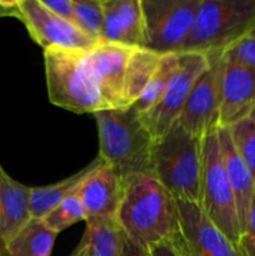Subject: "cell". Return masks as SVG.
Masks as SVG:
<instances>
[{
	"label": "cell",
	"instance_id": "1",
	"mask_svg": "<svg viewBox=\"0 0 255 256\" xmlns=\"http://www.w3.org/2000/svg\"><path fill=\"white\" fill-rule=\"evenodd\" d=\"M116 220L132 242L142 249L172 240L178 234L175 199L150 175H135L124 182Z\"/></svg>",
	"mask_w": 255,
	"mask_h": 256
},
{
	"label": "cell",
	"instance_id": "2",
	"mask_svg": "<svg viewBox=\"0 0 255 256\" xmlns=\"http://www.w3.org/2000/svg\"><path fill=\"white\" fill-rule=\"evenodd\" d=\"M99 156L122 182L135 175H150L154 138L132 106L95 112ZM152 176V175H150Z\"/></svg>",
	"mask_w": 255,
	"mask_h": 256
},
{
	"label": "cell",
	"instance_id": "3",
	"mask_svg": "<svg viewBox=\"0 0 255 256\" xmlns=\"http://www.w3.org/2000/svg\"><path fill=\"white\" fill-rule=\"evenodd\" d=\"M202 139L192 136L175 122L166 134L155 140L150 175L175 200L199 205Z\"/></svg>",
	"mask_w": 255,
	"mask_h": 256
},
{
	"label": "cell",
	"instance_id": "4",
	"mask_svg": "<svg viewBox=\"0 0 255 256\" xmlns=\"http://www.w3.org/2000/svg\"><path fill=\"white\" fill-rule=\"evenodd\" d=\"M45 78L52 104L76 114L108 110L85 58V50H44Z\"/></svg>",
	"mask_w": 255,
	"mask_h": 256
},
{
	"label": "cell",
	"instance_id": "5",
	"mask_svg": "<svg viewBox=\"0 0 255 256\" xmlns=\"http://www.w3.org/2000/svg\"><path fill=\"white\" fill-rule=\"evenodd\" d=\"M255 30V0H202L182 52L224 50Z\"/></svg>",
	"mask_w": 255,
	"mask_h": 256
},
{
	"label": "cell",
	"instance_id": "6",
	"mask_svg": "<svg viewBox=\"0 0 255 256\" xmlns=\"http://www.w3.org/2000/svg\"><path fill=\"white\" fill-rule=\"evenodd\" d=\"M216 129L210 130L202 139V165L199 206L210 222L238 248L242 229L234 192L222 164Z\"/></svg>",
	"mask_w": 255,
	"mask_h": 256
},
{
	"label": "cell",
	"instance_id": "7",
	"mask_svg": "<svg viewBox=\"0 0 255 256\" xmlns=\"http://www.w3.org/2000/svg\"><path fill=\"white\" fill-rule=\"evenodd\" d=\"M202 0H142L144 48L160 55L182 52Z\"/></svg>",
	"mask_w": 255,
	"mask_h": 256
},
{
	"label": "cell",
	"instance_id": "8",
	"mask_svg": "<svg viewBox=\"0 0 255 256\" xmlns=\"http://www.w3.org/2000/svg\"><path fill=\"white\" fill-rule=\"evenodd\" d=\"M209 64L206 52H182L178 54L176 68L162 99L152 110L142 115L154 140L166 134L170 126L176 122L192 86L209 68Z\"/></svg>",
	"mask_w": 255,
	"mask_h": 256
},
{
	"label": "cell",
	"instance_id": "9",
	"mask_svg": "<svg viewBox=\"0 0 255 256\" xmlns=\"http://www.w3.org/2000/svg\"><path fill=\"white\" fill-rule=\"evenodd\" d=\"M178 234L170 242L182 256H242L195 202L175 200Z\"/></svg>",
	"mask_w": 255,
	"mask_h": 256
},
{
	"label": "cell",
	"instance_id": "10",
	"mask_svg": "<svg viewBox=\"0 0 255 256\" xmlns=\"http://www.w3.org/2000/svg\"><path fill=\"white\" fill-rule=\"evenodd\" d=\"M209 68L192 86L176 122L192 136L202 139L216 129L220 109V82L222 72V50L206 52Z\"/></svg>",
	"mask_w": 255,
	"mask_h": 256
},
{
	"label": "cell",
	"instance_id": "11",
	"mask_svg": "<svg viewBox=\"0 0 255 256\" xmlns=\"http://www.w3.org/2000/svg\"><path fill=\"white\" fill-rule=\"evenodd\" d=\"M16 5L18 19L44 50L49 48L88 50L100 42L88 36L72 22L52 14L40 0H18Z\"/></svg>",
	"mask_w": 255,
	"mask_h": 256
},
{
	"label": "cell",
	"instance_id": "12",
	"mask_svg": "<svg viewBox=\"0 0 255 256\" xmlns=\"http://www.w3.org/2000/svg\"><path fill=\"white\" fill-rule=\"evenodd\" d=\"M134 48L100 40L85 50V58L100 95L109 109H128L124 98L128 60Z\"/></svg>",
	"mask_w": 255,
	"mask_h": 256
},
{
	"label": "cell",
	"instance_id": "13",
	"mask_svg": "<svg viewBox=\"0 0 255 256\" xmlns=\"http://www.w3.org/2000/svg\"><path fill=\"white\" fill-rule=\"evenodd\" d=\"M222 60L218 128L232 126L255 109V69Z\"/></svg>",
	"mask_w": 255,
	"mask_h": 256
},
{
	"label": "cell",
	"instance_id": "14",
	"mask_svg": "<svg viewBox=\"0 0 255 256\" xmlns=\"http://www.w3.org/2000/svg\"><path fill=\"white\" fill-rule=\"evenodd\" d=\"M82 239L74 254L79 256H148V249L138 246L116 219L88 218Z\"/></svg>",
	"mask_w": 255,
	"mask_h": 256
},
{
	"label": "cell",
	"instance_id": "15",
	"mask_svg": "<svg viewBox=\"0 0 255 256\" xmlns=\"http://www.w3.org/2000/svg\"><path fill=\"white\" fill-rule=\"evenodd\" d=\"M122 192V182L112 168L104 162L80 184L75 194L82 202L88 218L116 219Z\"/></svg>",
	"mask_w": 255,
	"mask_h": 256
},
{
	"label": "cell",
	"instance_id": "16",
	"mask_svg": "<svg viewBox=\"0 0 255 256\" xmlns=\"http://www.w3.org/2000/svg\"><path fill=\"white\" fill-rule=\"evenodd\" d=\"M104 22L100 40L130 48H144L142 0H102Z\"/></svg>",
	"mask_w": 255,
	"mask_h": 256
},
{
	"label": "cell",
	"instance_id": "17",
	"mask_svg": "<svg viewBox=\"0 0 255 256\" xmlns=\"http://www.w3.org/2000/svg\"><path fill=\"white\" fill-rule=\"evenodd\" d=\"M216 132L220 150H222V164H224L230 186L234 192L240 229L242 232L248 214H249L250 205H252V195L255 192V180L248 165L245 164L235 148L229 128L219 126L216 129Z\"/></svg>",
	"mask_w": 255,
	"mask_h": 256
},
{
	"label": "cell",
	"instance_id": "18",
	"mask_svg": "<svg viewBox=\"0 0 255 256\" xmlns=\"http://www.w3.org/2000/svg\"><path fill=\"white\" fill-rule=\"evenodd\" d=\"M32 188L12 179L0 165V242L4 245L30 219Z\"/></svg>",
	"mask_w": 255,
	"mask_h": 256
},
{
	"label": "cell",
	"instance_id": "19",
	"mask_svg": "<svg viewBox=\"0 0 255 256\" xmlns=\"http://www.w3.org/2000/svg\"><path fill=\"white\" fill-rule=\"evenodd\" d=\"M102 164H104V160L98 156L84 169L79 170L78 172L70 175L69 178L62 180V182L46 185V186L32 188V192H30V214H32V218L42 219L50 210L54 209L62 200L76 192L80 184Z\"/></svg>",
	"mask_w": 255,
	"mask_h": 256
},
{
	"label": "cell",
	"instance_id": "20",
	"mask_svg": "<svg viewBox=\"0 0 255 256\" xmlns=\"http://www.w3.org/2000/svg\"><path fill=\"white\" fill-rule=\"evenodd\" d=\"M58 234L42 219H32L2 245L4 256H52Z\"/></svg>",
	"mask_w": 255,
	"mask_h": 256
},
{
	"label": "cell",
	"instance_id": "21",
	"mask_svg": "<svg viewBox=\"0 0 255 256\" xmlns=\"http://www.w3.org/2000/svg\"><path fill=\"white\" fill-rule=\"evenodd\" d=\"M162 55L145 48H134L130 54L125 72L124 98L126 106L135 104L142 90L154 74Z\"/></svg>",
	"mask_w": 255,
	"mask_h": 256
},
{
	"label": "cell",
	"instance_id": "22",
	"mask_svg": "<svg viewBox=\"0 0 255 256\" xmlns=\"http://www.w3.org/2000/svg\"><path fill=\"white\" fill-rule=\"evenodd\" d=\"M178 54L179 52H170V54L162 55L154 74L150 78L149 82L142 90L139 99L132 105V108L140 115H144L145 112L152 110L162 99V94L168 86V82H169L170 78L174 74L175 68H176Z\"/></svg>",
	"mask_w": 255,
	"mask_h": 256
},
{
	"label": "cell",
	"instance_id": "23",
	"mask_svg": "<svg viewBox=\"0 0 255 256\" xmlns=\"http://www.w3.org/2000/svg\"><path fill=\"white\" fill-rule=\"evenodd\" d=\"M86 212L78 195L72 194L50 210L42 222L56 234L64 232L72 225L86 220Z\"/></svg>",
	"mask_w": 255,
	"mask_h": 256
},
{
	"label": "cell",
	"instance_id": "24",
	"mask_svg": "<svg viewBox=\"0 0 255 256\" xmlns=\"http://www.w3.org/2000/svg\"><path fill=\"white\" fill-rule=\"evenodd\" d=\"M104 5L102 0H74V24L84 34L100 40Z\"/></svg>",
	"mask_w": 255,
	"mask_h": 256
},
{
	"label": "cell",
	"instance_id": "25",
	"mask_svg": "<svg viewBox=\"0 0 255 256\" xmlns=\"http://www.w3.org/2000/svg\"><path fill=\"white\" fill-rule=\"evenodd\" d=\"M238 152L249 168L255 180V120L250 116L228 126Z\"/></svg>",
	"mask_w": 255,
	"mask_h": 256
},
{
	"label": "cell",
	"instance_id": "26",
	"mask_svg": "<svg viewBox=\"0 0 255 256\" xmlns=\"http://www.w3.org/2000/svg\"><path fill=\"white\" fill-rule=\"evenodd\" d=\"M222 58L255 69V30L222 50Z\"/></svg>",
	"mask_w": 255,
	"mask_h": 256
},
{
	"label": "cell",
	"instance_id": "27",
	"mask_svg": "<svg viewBox=\"0 0 255 256\" xmlns=\"http://www.w3.org/2000/svg\"><path fill=\"white\" fill-rule=\"evenodd\" d=\"M238 249L242 256H255V192Z\"/></svg>",
	"mask_w": 255,
	"mask_h": 256
},
{
	"label": "cell",
	"instance_id": "28",
	"mask_svg": "<svg viewBox=\"0 0 255 256\" xmlns=\"http://www.w3.org/2000/svg\"><path fill=\"white\" fill-rule=\"evenodd\" d=\"M40 2L52 14L74 24V0H40Z\"/></svg>",
	"mask_w": 255,
	"mask_h": 256
},
{
	"label": "cell",
	"instance_id": "29",
	"mask_svg": "<svg viewBox=\"0 0 255 256\" xmlns=\"http://www.w3.org/2000/svg\"><path fill=\"white\" fill-rule=\"evenodd\" d=\"M148 256H182L170 240L148 246Z\"/></svg>",
	"mask_w": 255,
	"mask_h": 256
},
{
	"label": "cell",
	"instance_id": "30",
	"mask_svg": "<svg viewBox=\"0 0 255 256\" xmlns=\"http://www.w3.org/2000/svg\"><path fill=\"white\" fill-rule=\"evenodd\" d=\"M4 16L19 18L16 2H4V0H0V18Z\"/></svg>",
	"mask_w": 255,
	"mask_h": 256
},
{
	"label": "cell",
	"instance_id": "31",
	"mask_svg": "<svg viewBox=\"0 0 255 256\" xmlns=\"http://www.w3.org/2000/svg\"><path fill=\"white\" fill-rule=\"evenodd\" d=\"M0 256H4V252H2V245L0 242Z\"/></svg>",
	"mask_w": 255,
	"mask_h": 256
},
{
	"label": "cell",
	"instance_id": "32",
	"mask_svg": "<svg viewBox=\"0 0 255 256\" xmlns=\"http://www.w3.org/2000/svg\"><path fill=\"white\" fill-rule=\"evenodd\" d=\"M252 118H254V120H255V109H254V112H252Z\"/></svg>",
	"mask_w": 255,
	"mask_h": 256
},
{
	"label": "cell",
	"instance_id": "33",
	"mask_svg": "<svg viewBox=\"0 0 255 256\" xmlns=\"http://www.w3.org/2000/svg\"><path fill=\"white\" fill-rule=\"evenodd\" d=\"M70 256H78V255H75V254H72Z\"/></svg>",
	"mask_w": 255,
	"mask_h": 256
},
{
	"label": "cell",
	"instance_id": "34",
	"mask_svg": "<svg viewBox=\"0 0 255 256\" xmlns=\"http://www.w3.org/2000/svg\"><path fill=\"white\" fill-rule=\"evenodd\" d=\"M72 254H74V252H72ZM75 255H76V254H75ZM78 256H79V255H78Z\"/></svg>",
	"mask_w": 255,
	"mask_h": 256
}]
</instances>
